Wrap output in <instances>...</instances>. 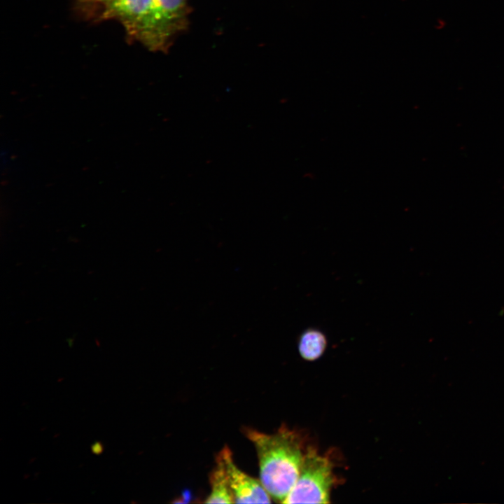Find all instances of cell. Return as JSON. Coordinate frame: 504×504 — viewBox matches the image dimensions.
Returning a JSON list of instances; mask_svg holds the SVG:
<instances>
[{
  "instance_id": "obj_8",
  "label": "cell",
  "mask_w": 504,
  "mask_h": 504,
  "mask_svg": "<svg viewBox=\"0 0 504 504\" xmlns=\"http://www.w3.org/2000/svg\"><path fill=\"white\" fill-rule=\"evenodd\" d=\"M83 1H86V2H90V3H94V4L95 3L96 4H103L105 6H107L109 4H111L112 1H113L114 0H83Z\"/></svg>"
},
{
  "instance_id": "obj_7",
  "label": "cell",
  "mask_w": 504,
  "mask_h": 504,
  "mask_svg": "<svg viewBox=\"0 0 504 504\" xmlns=\"http://www.w3.org/2000/svg\"><path fill=\"white\" fill-rule=\"evenodd\" d=\"M91 450L96 455L101 454L104 451L103 444L100 442H95L92 444Z\"/></svg>"
},
{
  "instance_id": "obj_1",
  "label": "cell",
  "mask_w": 504,
  "mask_h": 504,
  "mask_svg": "<svg viewBox=\"0 0 504 504\" xmlns=\"http://www.w3.org/2000/svg\"><path fill=\"white\" fill-rule=\"evenodd\" d=\"M257 452L260 480L272 498L284 503L300 475L304 454L295 433L286 427L273 434L244 429Z\"/></svg>"
},
{
  "instance_id": "obj_3",
  "label": "cell",
  "mask_w": 504,
  "mask_h": 504,
  "mask_svg": "<svg viewBox=\"0 0 504 504\" xmlns=\"http://www.w3.org/2000/svg\"><path fill=\"white\" fill-rule=\"evenodd\" d=\"M332 482L330 460L309 449L304 454L299 477L283 503H329Z\"/></svg>"
},
{
  "instance_id": "obj_9",
  "label": "cell",
  "mask_w": 504,
  "mask_h": 504,
  "mask_svg": "<svg viewBox=\"0 0 504 504\" xmlns=\"http://www.w3.org/2000/svg\"><path fill=\"white\" fill-rule=\"evenodd\" d=\"M435 29H444L447 24L446 21L442 19H438L436 22Z\"/></svg>"
},
{
  "instance_id": "obj_6",
  "label": "cell",
  "mask_w": 504,
  "mask_h": 504,
  "mask_svg": "<svg viewBox=\"0 0 504 504\" xmlns=\"http://www.w3.org/2000/svg\"><path fill=\"white\" fill-rule=\"evenodd\" d=\"M326 346L324 335L316 330H307L301 335L298 350L302 358L314 360L321 356Z\"/></svg>"
},
{
  "instance_id": "obj_2",
  "label": "cell",
  "mask_w": 504,
  "mask_h": 504,
  "mask_svg": "<svg viewBox=\"0 0 504 504\" xmlns=\"http://www.w3.org/2000/svg\"><path fill=\"white\" fill-rule=\"evenodd\" d=\"M105 17L120 20L128 33L151 50H167L174 36L155 0H114Z\"/></svg>"
},
{
  "instance_id": "obj_4",
  "label": "cell",
  "mask_w": 504,
  "mask_h": 504,
  "mask_svg": "<svg viewBox=\"0 0 504 504\" xmlns=\"http://www.w3.org/2000/svg\"><path fill=\"white\" fill-rule=\"evenodd\" d=\"M228 479L229 485L236 503H268L271 496L260 479L254 478L234 463L230 449L225 446L218 453Z\"/></svg>"
},
{
  "instance_id": "obj_5",
  "label": "cell",
  "mask_w": 504,
  "mask_h": 504,
  "mask_svg": "<svg viewBox=\"0 0 504 504\" xmlns=\"http://www.w3.org/2000/svg\"><path fill=\"white\" fill-rule=\"evenodd\" d=\"M211 491L206 503H234L227 474L221 460L217 456L216 465L209 477Z\"/></svg>"
}]
</instances>
